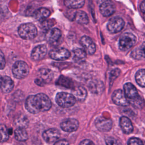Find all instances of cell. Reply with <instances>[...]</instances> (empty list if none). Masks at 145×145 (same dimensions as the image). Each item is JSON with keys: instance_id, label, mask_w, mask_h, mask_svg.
<instances>
[{"instance_id": "6da1fadb", "label": "cell", "mask_w": 145, "mask_h": 145, "mask_svg": "<svg viewBox=\"0 0 145 145\" xmlns=\"http://www.w3.org/2000/svg\"><path fill=\"white\" fill-rule=\"evenodd\" d=\"M52 103L50 99L43 93L29 95L25 103V109L32 114L47 111L50 109Z\"/></svg>"}, {"instance_id": "7a4b0ae2", "label": "cell", "mask_w": 145, "mask_h": 145, "mask_svg": "<svg viewBox=\"0 0 145 145\" xmlns=\"http://www.w3.org/2000/svg\"><path fill=\"white\" fill-rule=\"evenodd\" d=\"M124 93L128 101L135 106H139L142 103L136 87L130 83H126L123 86Z\"/></svg>"}, {"instance_id": "3957f363", "label": "cell", "mask_w": 145, "mask_h": 145, "mask_svg": "<svg viewBox=\"0 0 145 145\" xmlns=\"http://www.w3.org/2000/svg\"><path fill=\"white\" fill-rule=\"evenodd\" d=\"M18 33L23 39L31 40L36 36L37 30L34 24L30 23H24L19 26Z\"/></svg>"}, {"instance_id": "277c9868", "label": "cell", "mask_w": 145, "mask_h": 145, "mask_svg": "<svg viewBox=\"0 0 145 145\" xmlns=\"http://www.w3.org/2000/svg\"><path fill=\"white\" fill-rule=\"evenodd\" d=\"M29 72V69L26 62L23 61L16 62L12 68V72L14 76L18 79H23L26 78Z\"/></svg>"}, {"instance_id": "5b68a950", "label": "cell", "mask_w": 145, "mask_h": 145, "mask_svg": "<svg viewBox=\"0 0 145 145\" xmlns=\"http://www.w3.org/2000/svg\"><path fill=\"white\" fill-rule=\"evenodd\" d=\"M136 36L132 33L126 32L121 35L119 40V48L122 51H126L132 48L137 42Z\"/></svg>"}, {"instance_id": "8992f818", "label": "cell", "mask_w": 145, "mask_h": 145, "mask_svg": "<svg viewBox=\"0 0 145 145\" xmlns=\"http://www.w3.org/2000/svg\"><path fill=\"white\" fill-rule=\"evenodd\" d=\"M57 104L62 108H69L75 104L76 99L72 94L67 92H58L56 97Z\"/></svg>"}, {"instance_id": "52a82bcc", "label": "cell", "mask_w": 145, "mask_h": 145, "mask_svg": "<svg viewBox=\"0 0 145 145\" xmlns=\"http://www.w3.org/2000/svg\"><path fill=\"white\" fill-rule=\"evenodd\" d=\"M53 76V73L50 70L42 68L39 70L37 76L35 79V82L38 86H43L50 83L52 80Z\"/></svg>"}, {"instance_id": "ba28073f", "label": "cell", "mask_w": 145, "mask_h": 145, "mask_svg": "<svg viewBox=\"0 0 145 145\" xmlns=\"http://www.w3.org/2000/svg\"><path fill=\"white\" fill-rule=\"evenodd\" d=\"M124 25V20L119 16H116L111 18L109 20L107 24V29L110 32L115 33L121 31Z\"/></svg>"}, {"instance_id": "9c48e42d", "label": "cell", "mask_w": 145, "mask_h": 145, "mask_svg": "<svg viewBox=\"0 0 145 145\" xmlns=\"http://www.w3.org/2000/svg\"><path fill=\"white\" fill-rule=\"evenodd\" d=\"M49 56L53 59L56 61H64L70 56L69 51L63 48H57L52 49L49 52Z\"/></svg>"}, {"instance_id": "30bf717a", "label": "cell", "mask_w": 145, "mask_h": 145, "mask_svg": "<svg viewBox=\"0 0 145 145\" xmlns=\"http://www.w3.org/2000/svg\"><path fill=\"white\" fill-rule=\"evenodd\" d=\"M116 11L114 3L110 0L104 1L100 6V11L105 17L111 16Z\"/></svg>"}, {"instance_id": "8fae6325", "label": "cell", "mask_w": 145, "mask_h": 145, "mask_svg": "<svg viewBox=\"0 0 145 145\" xmlns=\"http://www.w3.org/2000/svg\"><path fill=\"white\" fill-rule=\"evenodd\" d=\"M112 100L117 105L126 106L129 105V101L124 92L121 89H117L112 94Z\"/></svg>"}, {"instance_id": "7c38bea8", "label": "cell", "mask_w": 145, "mask_h": 145, "mask_svg": "<svg viewBox=\"0 0 145 145\" xmlns=\"http://www.w3.org/2000/svg\"><path fill=\"white\" fill-rule=\"evenodd\" d=\"M80 43L84 50L89 54H93L96 51V45L93 40L87 36H83L80 40Z\"/></svg>"}, {"instance_id": "4fadbf2b", "label": "cell", "mask_w": 145, "mask_h": 145, "mask_svg": "<svg viewBox=\"0 0 145 145\" xmlns=\"http://www.w3.org/2000/svg\"><path fill=\"white\" fill-rule=\"evenodd\" d=\"M95 125L99 130L103 132H107L112 129V121L110 119L99 117L95 121Z\"/></svg>"}, {"instance_id": "5bb4252c", "label": "cell", "mask_w": 145, "mask_h": 145, "mask_svg": "<svg viewBox=\"0 0 145 145\" xmlns=\"http://www.w3.org/2000/svg\"><path fill=\"white\" fill-rule=\"evenodd\" d=\"M60 127L62 130L66 132H73L78 129L79 122L76 119L69 118L61 122Z\"/></svg>"}, {"instance_id": "9a60e30c", "label": "cell", "mask_w": 145, "mask_h": 145, "mask_svg": "<svg viewBox=\"0 0 145 145\" xmlns=\"http://www.w3.org/2000/svg\"><path fill=\"white\" fill-rule=\"evenodd\" d=\"M61 37V31L56 28H53L48 31L45 35V39L47 42L52 45L56 44Z\"/></svg>"}, {"instance_id": "2e32d148", "label": "cell", "mask_w": 145, "mask_h": 145, "mask_svg": "<svg viewBox=\"0 0 145 145\" xmlns=\"http://www.w3.org/2000/svg\"><path fill=\"white\" fill-rule=\"evenodd\" d=\"M60 136L59 131L54 128L48 129L42 134V137L47 143H53L57 141L60 138Z\"/></svg>"}, {"instance_id": "e0dca14e", "label": "cell", "mask_w": 145, "mask_h": 145, "mask_svg": "<svg viewBox=\"0 0 145 145\" xmlns=\"http://www.w3.org/2000/svg\"><path fill=\"white\" fill-rule=\"evenodd\" d=\"M14 82L10 77L0 75V88L3 93L10 92L14 88Z\"/></svg>"}, {"instance_id": "ac0fdd59", "label": "cell", "mask_w": 145, "mask_h": 145, "mask_svg": "<svg viewBox=\"0 0 145 145\" xmlns=\"http://www.w3.org/2000/svg\"><path fill=\"white\" fill-rule=\"evenodd\" d=\"M47 53V48L44 45H39L32 50L31 57L34 61H40L44 58Z\"/></svg>"}, {"instance_id": "d6986e66", "label": "cell", "mask_w": 145, "mask_h": 145, "mask_svg": "<svg viewBox=\"0 0 145 145\" xmlns=\"http://www.w3.org/2000/svg\"><path fill=\"white\" fill-rule=\"evenodd\" d=\"M72 14L70 17L71 20L81 24H86L88 23V16L85 12L81 10L74 11L72 9Z\"/></svg>"}, {"instance_id": "ffe728a7", "label": "cell", "mask_w": 145, "mask_h": 145, "mask_svg": "<svg viewBox=\"0 0 145 145\" xmlns=\"http://www.w3.org/2000/svg\"><path fill=\"white\" fill-rule=\"evenodd\" d=\"M120 126L125 134H130L133 131V126L130 119L125 116L121 117L120 120Z\"/></svg>"}, {"instance_id": "44dd1931", "label": "cell", "mask_w": 145, "mask_h": 145, "mask_svg": "<svg viewBox=\"0 0 145 145\" xmlns=\"http://www.w3.org/2000/svg\"><path fill=\"white\" fill-rule=\"evenodd\" d=\"M50 15V11L46 8H40L33 14V17L40 22H42L48 18Z\"/></svg>"}, {"instance_id": "7402d4cb", "label": "cell", "mask_w": 145, "mask_h": 145, "mask_svg": "<svg viewBox=\"0 0 145 145\" xmlns=\"http://www.w3.org/2000/svg\"><path fill=\"white\" fill-rule=\"evenodd\" d=\"M72 93L75 99L80 101H83L85 100L87 95V90L82 86L78 87L74 89V90L72 91Z\"/></svg>"}, {"instance_id": "603a6c76", "label": "cell", "mask_w": 145, "mask_h": 145, "mask_svg": "<svg viewBox=\"0 0 145 145\" xmlns=\"http://www.w3.org/2000/svg\"><path fill=\"white\" fill-rule=\"evenodd\" d=\"M131 56L138 59L145 58V42H143L140 46L133 50L131 53Z\"/></svg>"}, {"instance_id": "cb8c5ba5", "label": "cell", "mask_w": 145, "mask_h": 145, "mask_svg": "<svg viewBox=\"0 0 145 145\" xmlns=\"http://www.w3.org/2000/svg\"><path fill=\"white\" fill-rule=\"evenodd\" d=\"M85 3V0H64L65 5L70 9L82 8Z\"/></svg>"}, {"instance_id": "d4e9b609", "label": "cell", "mask_w": 145, "mask_h": 145, "mask_svg": "<svg viewBox=\"0 0 145 145\" xmlns=\"http://www.w3.org/2000/svg\"><path fill=\"white\" fill-rule=\"evenodd\" d=\"M73 59L76 62L83 61L86 57V52L84 50L76 48L73 49Z\"/></svg>"}, {"instance_id": "484cf974", "label": "cell", "mask_w": 145, "mask_h": 145, "mask_svg": "<svg viewBox=\"0 0 145 145\" xmlns=\"http://www.w3.org/2000/svg\"><path fill=\"white\" fill-rule=\"evenodd\" d=\"M15 139L20 142H24L28 139V135L25 128L18 127L14 131Z\"/></svg>"}, {"instance_id": "4316f807", "label": "cell", "mask_w": 145, "mask_h": 145, "mask_svg": "<svg viewBox=\"0 0 145 145\" xmlns=\"http://www.w3.org/2000/svg\"><path fill=\"white\" fill-rule=\"evenodd\" d=\"M28 119L24 114L18 116L14 120V123L18 127L25 128L28 125Z\"/></svg>"}, {"instance_id": "83f0119b", "label": "cell", "mask_w": 145, "mask_h": 145, "mask_svg": "<svg viewBox=\"0 0 145 145\" xmlns=\"http://www.w3.org/2000/svg\"><path fill=\"white\" fill-rule=\"evenodd\" d=\"M56 84L67 88H72L74 85L71 80L63 75H61L58 78V79L56 81Z\"/></svg>"}, {"instance_id": "f1b7e54d", "label": "cell", "mask_w": 145, "mask_h": 145, "mask_svg": "<svg viewBox=\"0 0 145 145\" xmlns=\"http://www.w3.org/2000/svg\"><path fill=\"white\" fill-rule=\"evenodd\" d=\"M135 80L140 87H145V69H141L137 72Z\"/></svg>"}, {"instance_id": "f546056e", "label": "cell", "mask_w": 145, "mask_h": 145, "mask_svg": "<svg viewBox=\"0 0 145 145\" xmlns=\"http://www.w3.org/2000/svg\"><path fill=\"white\" fill-rule=\"evenodd\" d=\"M9 138V131L3 124H0V142H6Z\"/></svg>"}, {"instance_id": "4dcf8cb0", "label": "cell", "mask_w": 145, "mask_h": 145, "mask_svg": "<svg viewBox=\"0 0 145 145\" xmlns=\"http://www.w3.org/2000/svg\"><path fill=\"white\" fill-rule=\"evenodd\" d=\"M128 145H144L142 140L137 138H131L127 142Z\"/></svg>"}, {"instance_id": "1f68e13d", "label": "cell", "mask_w": 145, "mask_h": 145, "mask_svg": "<svg viewBox=\"0 0 145 145\" xmlns=\"http://www.w3.org/2000/svg\"><path fill=\"white\" fill-rule=\"evenodd\" d=\"M120 73V70L118 69H116L113 70L110 72V82L112 83L113 81L119 75Z\"/></svg>"}, {"instance_id": "d6a6232c", "label": "cell", "mask_w": 145, "mask_h": 145, "mask_svg": "<svg viewBox=\"0 0 145 145\" xmlns=\"http://www.w3.org/2000/svg\"><path fill=\"white\" fill-rule=\"evenodd\" d=\"M6 65V60L5 56L2 50H0V70H3Z\"/></svg>"}, {"instance_id": "836d02e7", "label": "cell", "mask_w": 145, "mask_h": 145, "mask_svg": "<svg viewBox=\"0 0 145 145\" xmlns=\"http://www.w3.org/2000/svg\"><path fill=\"white\" fill-rule=\"evenodd\" d=\"M106 145H118L117 140L113 137H107L105 139Z\"/></svg>"}, {"instance_id": "e575fe53", "label": "cell", "mask_w": 145, "mask_h": 145, "mask_svg": "<svg viewBox=\"0 0 145 145\" xmlns=\"http://www.w3.org/2000/svg\"><path fill=\"white\" fill-rule=\"evenodd\" d=\"M79 145H95V144L89 139H84L82 140Z\"/></svg>"}, {"instance_id": "d590c367", "label": "cell", "mask_w": 145, "mask_h": 145, "mask_svg": "<svg viewBox=\"0 0 145 145\" xmlns=\"http://www.w3.org/2000/svg\"><path fill=\"white\" fill-rule=\"evenodd\" d=\"M53 145H69V143L67 140L62 139L57 141Z\"/></svg>"}, {"instance_id": "8d00e7d4", "label": "cell", "mask_w": 145, "mask_h": 145, "mask_svg": "<svg viewBox=\"0 0 145 145\" xmlns=\"http://www.w3.org/2000/svg\"><path fill=\"white\" fill-rule=\"evenodd\" d=\"M140 10H141L142 12L145 14V1H143L141 3L140 6Z\"/></svg>"}, {"instance_id": "74e56055", "label": "cell", "mask_w": 145, "mask_h": 145, "mask_svg": "<svg viewBox=\"0 0 145 145\" xmlns=\"http://www.w3.org/2000/svg\"><path fill=\"white\" fill-rule=\"evenodd\" d=\"M144 20H145V17H144Z\"/></svg>"}]
</instances>
